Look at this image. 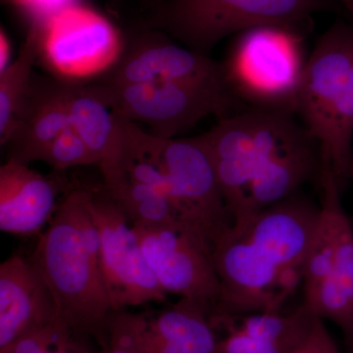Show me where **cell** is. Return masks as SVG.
Instances as JSON below:
<instances>
[{
    "label": "cell",
    "instance_id": "12",
    "mask_svg": "<svg viewBox=\"0 0 353 353\" xmlns=\"http://www.w3.org/2000/svg\"><path fill=\"white\" fill-rule=\"evenodd\" d=\"M41 50L50 66L70 79L102 75L124 50L125 39L103 15L73 3L43 23Z\"/></svg>",
    "mask_w": 353,
    "mask_h": 353
},
{
    "label": "cell",
    "instance_id": "14",
    "mask_svg": "<svg viewBox=\"0 0 353 353\" xmlns=\"http://www.w3.org/2000/svg\"><path fill=\"white\" fill-rule=\"evenodd\" d=\"M203 79H226L222 62L190 50L164 32L153 30L125 41L119 59L102 74L99 82L128 85Z\"/></svg>",
    "mask_w": 353,
    "mask_h": 353
},
{
    "label": "cell",
    "instance_id": "20",
    "mask_svg": "<svg viewBox=\"0 0 353 353\" xmlns=\"http://www.w3.org/2000/svg\"><path fill=\"white\" fill-rule=\"evenodd\" d=\"M57 196L50 179L7 160L0 167V230L19 236L39 233L57 211Z\"/></svg>",
    "mask_w": 353,
    "mask_h": 353
},
{
    "label": "cell",
    "instance_id": "31",
    "mask_svg": "<svg viewBox=\"0 0 353 353\" xmlns=\"http://www.w3.org/2000/svg\"><path fill=\"white\" fill-rule=\"evenodd\" d=\"M88 348H85V350H83V353H87Z\"/></svg>",
    "mask_w": 353,
    "mask_h": 353
},
{
    "label": "cell",
    "instance_id": "32",
    "mask_svg": "<svg viewBox=\"0 0 353 353\" xmlns=\"http://www.w3.org/2000/svg\"><path fill=\"white\" fill-rule=\"evenodd\" d=\"M352 180H353V169H352Z\"/></svg>",
    "mask_w": 353,
    "mask_h": 353
},
{
    "label": "cell",
    "instance_id": "16",
    "mask_svg": "<svg viewBox=\"0 0 353 353\" xmlns=\"http://www.w3.org/2000/svg\"><path fill=\"white\" fill-rule=\"evenodd\" d=\"M213 324L226 327L221 353H292L310 338L320 319L303 303L290 313L259 312L211 316Z\"/></svg>",
    "mask_w": 353,
    "mask_h": 353
},
{
    "label": "cell",
    "instance_id": "17",
    "mask_svg": "<svg viewBox=\"0 0 353 353\" xmlns=\"http://www.w3.org/2000/svg\"><path fill=\"white\" fill-rule=\"evenodd\" d=\"M70 125L68 83L32 79L6 145L8 159L28 165L41 161L48 146Z\"/></svg>",
    "mask_w": 353,
    "mask_h": 353
},
{
    "label": "cell",
    "instance_id": "27",
    "mask_svg": "<svg viewBox=\"0 0 353 353\" xmlns=\"http://www.w3.org/2000/svg\"><path fill=\"white\" fill-rule=\"evenodd\" d=\"M315 353H340L339 348L329 333L326 325L322 319H319L316 324L315 330Z\"/></svg>",
    "mask_w": 353,
    "mask_h": 353
},
{
    "label": "cell",
    "instance_id": "8",
    "mask_svg": "<svg viewBox=\"0 0 353 353\" xmlns=\"http://www.w3.org/2000/svg\"><path fill=\"white\" fill-rule=\"evenodd\" d=\"M317 141L296 115L259 108L257 154L250 190L253 219L263 209L301 192L321 178Z\"/></svg>",
    "mask_w": 353,
    "mask_h": 353
},
{
    "label": "cell",
    "instance_id": "2",
    "mask_svg": "<svg viewBox=\"0 0 353 353\" xmlns=\"http://www.w3.org/2000/svg\"><path fill=\"white\" fill-rule=\"evenodd\" d=\"M30 260L74 334H90L105 347L113 308L102 275L101 234L88 208V190L67 194Z\"/></svg>",
    "mask_w": 353,
    "mask_h": 353
},
{
    "label": "cell",
    "instance_id": "23",
    "mask_svg": "<svg viewBox=\"0 0 353 353\" xmlns=\"http://www.w3.org/2000/svg\"><path fill=\"white\" fill-rule=\"evenodd\" d=\"M74 333L62 319L23 336L0 353H83Z\"/></svg>",
    "mask_w": 353,
    "mask_h": 353
},
{
    "label": "cell",
    "instance_id": "9",
    "mask_svg": "<svg viewBox=\"0 0 353 353\" xmlns=\"http://www.w3.org/2000/svg\"><path fill=\"white\" fill-rule=\"evenodd\" d=\"M159 150L167 194L179 217L214 250L231 233L233 218L210 158L197 136L159 139Z\"/></svg>",
    "mask_w": 353,
    "mask_h": 353
},
{
    "label": "cell",
    "instance_id": "22",
    "mask_svg": "<svg viewBox=\"0 0 353 353\" xmlns=\"http://www.w3.org/2000/svg\"><path fill=\"white\" fill-rule=\"evenodd\" d=\"M108 194L119 204L132 226H185L168 194L153 185L125 180Z\"/></svg>",
    "mask_w": 353,
    "mask_h": 353
},
{
    "label": "cell",
    "instance_id": "11",
    "mask_svg": "<svg viewBox=\"0 0 353 353\" xmlns=\"http://www.w3.org/2000/svg\"><path fill=\"white\" fill-rule=\"evenodd\" d=\"M146 261L165 294L217 306L221 285L213 248L185 226H132Z\"/></svg>",
    "mask_w": 353,
    "mask_h": 353
},
{
    "label": "cell",
    "instance_id": "10",
    "mask_svg": "<svg viewBox=\"0 0 353 353\" xmlns=\"http://www.w3.org/2000/svg\"><path fill=\"white\" fill-rule=\"evenodd\" d=\"M88 208L101 234V264L113 311L163 303L162 288L146 261L138 236L110 194L88 190Z\"/></svg>",
    "mask_w": 353,
    "mask_h": 353
},
{
    "label": "cell",
    "instance_id": "18",
    "mask_svg": "<svg viewBox=\"0 0 353 353\" xmlns=\"http://www.w3.org/2000/svg\"><path fill=\"white\" fill-rule=\"evenodd\" d=\"M70 123L97 159L106 192L122 183L124 157V118L114 113L85 83H68Z\"/></svg>",
    "mask_w": 353,
    "mask_h": 353
},
{
    "label": "cell",
    "instance_id": "5",
    "mask_svg": "<svg viewBox=\"0 0 353 353\" xmlns=\"http://www.w3.org/2000/svg\"><path fill=\"white\" fill-rule=\"evenodd\" d=\"M234 37L222 66L236 101L296 115L309 57L301 30L263 26Z\"/></svg>",
    "mask_w": 353,
    "mask_h": 353
},
{
    "label": "cell",
    "instance_id": "25",
    "mask_svg": "<svg viewBox=\"0 0 353 353\" xmlns=\"http://www.w3.org/2000/svg\"><path fill=\"white\" fill-rule=\"evenodd\" d=\"M108 345L101 352L87 353H145L138 336V314L112 311L108 321Z\"/></svg>",
    "mask_w": 353,
    "mask_h": 353
},
{
    "label": "cell",
    "instance_id": "29",
    "mask_svg": "<svg viewBox=\"0 0 353 353\" xmlns=\"http://www.w3.org/2000/svg\"><path fill=\"white\" fill-rule=\"evenodd\" d=\"M316 324H317V323H316ZM314 330H313V333L311 334L309 340L306 341L304 345H301V347L297 348L296 350H294V352L292 353H315L316 343Z\"/></svg>",
    "mask_w": 353,
    "mask_h": 353
},
{
    "label": "cell",
    "instance_id": "6",
    "mask_svg": "<svg viewBox=\"0 0 353 353\" xmlns=\"http://www.w3.org/2000/svg\"><path fill=\"white\" fill-rule=\"evenodd\" d=\"M319 185L320 218L304 272L303 303L336 325L353 350V227L329 167H323Z\"/></svg>",
    "mask_w": 353,
    "mask_h": 353
},
{
    "label": "cell",
    "instance_id": "3",
    "mask_svg": "<svg viewBox=\"0 0 353 353\" xmlns=\"http://www.w3.org/2000/svg\"><path fill=\"white\" fill-rule=\"evenodd\" d=\"M296 115L317 141L323 166L341 189L353 169V26L334 23L316 43L297 97Z\"/></svg>",
    "mask_w": 353,
    "mask_h": 353
},
{
    "label": "cell",
    "instance_id": "21",
    "mask_svg": "<svg viewBox=\"0 0 353 353\" xmlns=\"http://www.w3.org/2000/svg\"><path fill=\"white\" fill-rule=\"evenodd\" d=\"M41 51V29L34 24L17 58L0 73V145H6L29 94L32 68Z\"/></svg>",
    "mask_w": 353,
    "mask_h": 353
},
{
    "label": "cell",
    "instance_id": "26",
    "mask_svg": "<svg viewBox=\"0 0 353 353\" xmlns=\"http://www.w3.org/2000/svg\"><path fill=\"white\" fill-rule=\"evenodd\" d=\"M28 13L31 14L34 19L44 22L51 16L65 7L75 3L74 0H11Z\"/></svg>",
    "mask_w": 353,
    "mask_h": 353
},
{
    "label": "cell",
    "instance_id": "7",
    "mask_svg": "<svg viewBox=\"0 0 353 353\" xmlns=\"http://www.w3.org/2000/svg\"><path fill=\"white\" fill-rule=\"evenodd\" d=\"M85 85L114 113L143 125L159 139L176 138L210 115L225 117L238 102L226 79Z\"/></svg>",
    "mask_w": 353,
    "mask_h": 353
},
{
    "label": "cell",
    "instance_id": "13",
    "mask_svg": "<svg viewBox=\"0 0 353 353\" xmlns=\"http://www.w3.org/2000/svg\"><path fill=\"white\" fill-rule=\"evenodd\" d=\"M259 108L220 118L197 136L210 158L216 178L233 218L232 233H241L253 221L250 190L257 154Z\"/></svg>",
    "mask_w": 353,
    "mask_h": 353
},
{
    "label": "cell",
    "instance_id": "24",
    "mask_svg": "<svg viewBox=\"0 0 353 353\" xmlns=\"http://www.w3.org/2000/svg\"><path fill=\"white\" fill-rule=\"evenodd\" d=\"M41 161L57 170L97 165V157L71 125L51 143Z\"/></svg>",
    "mask_w": 353,
    "mask_h": 353
},
{
    "label": "cell",
    "instance_id": "30",
    "mask_svg": "<svg viewBox=\"0 0 353 353\" xmlns=\"http://www.w3.org/2000/svg\"><path fill=\"white\" fill-rule=\"evenodd\" d=\"M336 1L343 4L353 17V0H336Z\"/></svg>",
    "mask_w": 353,
    "mask_h": 353
},
{
    "label": "cell",
    "instance_id": "15",
    "mask_svg": "<svg viewBox=\"0 0 353 353\" xmlns=\"http://www.w3.org/2000/svg\"><path fill=\"white\" fill-rule=\"evenodd\" d=\"M61 319L48 285L31 260L13 255L0 265V352Z\"/></svg>",
    "mask_w": 353,
    "mask_h": 353
},
{
    "label": "cell",
    "instance_id": "28",
    "mask_svg": "<svg viewBox=\"0 0 353 353\" xmlns=\"http://www.w3.org/2000/svg\"><path fill=\"white\" fill-rule=\"evenodd\" d=\"M10 41L3 29L0 31V73L10 65Z\"/></svg>",
    "mask_w": 353,
    "mask_h": 353
},
{
    "label": "cell",
    "instance_id": "1",
    "mask_svg": "<svg viewBox=\"0 0 353 353\" xmlns=\"http://www.w3.org/2000/svg\"><path fill=\"white\" fill-rule=\"evenodd\" d=\"M320 204L299 192L260 211L213 250L221 294L214 316L279 312L303 287Z\"/></svg>",
    "mask_w": 353,
    "mask_h": 353
},
{
    "label": "cell",
    "instance_id": "4",
    "mask_svg": "<svg viewBox=\"0 0 353 353\" xmlns=\"http://www.w3.org/2000/svg\"><path fill=\"white\" fill-rule=\"evenodd\" d=\"M334 4V0H160L148 25L190 50L210 55L223 39L253 28L301 31L313 14Z\"/></svg>",
    "mask_w": 353,
    "mask_h": 353
},
{
    "label": "cell",
    "instance_id": "19",
    "mask_svg": "<svg viewBox=\"0 0 353 353\" xmlns=\"http://www.w3.org/2000/svg\"><path fill=\"white\" fill-rule=\"evenodd\" d=\"M138 336L145 353H221L210 309L190 299L138 314Z\"/></svg>",
    "mask_w": 353,
    "mask_h": 353
}]
</instances>
